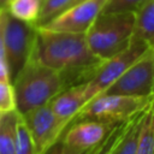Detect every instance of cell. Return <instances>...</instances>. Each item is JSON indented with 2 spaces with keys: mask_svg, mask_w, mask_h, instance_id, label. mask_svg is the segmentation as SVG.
<instances>
[{
  "mask_svg": "<svg viewBox=\"0 0 154 154\" xmlns=\"http://www.w3.org/2000/svg\"><path fill=\"white\" fill-rule=\"evenodd\" d=\"M36 28L32 54L60 72L69 87L87 82L102 61L90 51L84 34Z\"/></svg>",
  "mask_w": 154,
  "mask_h": 154,
  "instance_id": "obj_1",
  "label": "cell"
},
{
  "mask_svg": "<svg viewBox=\"0 0 154 154\" xmlns=\"http://www.w3.org/2000/svg\"><path fill=\"white\" fill-rule=\"evenodd\" d=\"M16 97V109L24 114L48 103L55 95L69 87L64 76L31 55L11 81Z\"/></svg>",
  "mask_w": 154,
  "mask_h": 154,
  "instance_id": "obj_2",
  "label": "cell"
},
{
  "mask_svg": "<svg viewBox=\"0 0 154 154\" xmlns=\"http://www.w3.org/2000/svg\"><path fill=\"white\" fill-rule=\"evenodd\" d=\"M135 13L101 12L84 32L90 51L101 60L124 51L134 38Z\"/></svg>",
  "mask_w": 154,
  "mask_h": 154,
  "instance_id": "obj_3",
  "label": "cell"
},
{
  "mask_svg": "<svg viewBox=\"0 0 154 154\" xmlns=\"http://www.w3.org/2000/svg\"><path fill=\"white\" fill-rule=\"evenodd\" d=\"M154 95L132 96L124 94L101 93L90 99L73 120L89 118L111 124H118L128 120L136 113L144 109L150 103Z\"/></svg>",
  "mask_w": 154,
  "mask_h": 154,
  "instance_id": "obj_4",
  "label": "cell"
},
{
  "mask_svg": "<svg viewBox=\"0 0 154 154\" xmlns=\"http://www.w3.org/2000/svg\"><path fill=\"white\" fill-rule=\"evenodd\" d=\"M37 28L32 23L23 22L11 16L7 10L4 22V55L11 81L31 55Z\"/></svg>",
  "mask_w": 154,
  "mask_h": 154,
  "instance_id": "obj_5",
  "label": "cell"
},
{
  "mask_svg": "<svg viewBox=\"0 0 154 154\" xmlns=\"http://www.w3.org/2000/svg\"><path fill=\"white\" fill-rule=\"evenodd\" d=\"M150 46L147 42L142 40L132 38L131 43L124 51L108 59L102 60L94 71V73L91 75V77L83 83L88 100L103 93Z\"/></svg>",
  "mask_w": 154,
  "mask_h": 154,
  "instance_id": "obj_6",
  "label": "cell"
},
{
  "mask_svg": "<svg viewBox=\"0 0 154 154\" xmlns=\"http://www.w3.org/2000/svg\"><path fill=\"white\" fill-rule=\"evenodd\" d=\"M23 120L29 130L35 154H45L61 137L67 124L55 116L49 102L24 114Z\"/></svg>",
  "mask_w": 154,
  "mask_h": 154,
  "instance_id": "obj_7",
  "label": "cell"
},
{
  "mask_svg": "<svg viewBox=\"0 0 154 154\" xmlns=\"http://www.w3.org/2000/svg\"><path fill=\"white\" fill-rule=\"evenodd\" d=\"M153 52L149 47L103 93L132 96H153Z\"/></svg>",
  "mask_w": 154,
  "mask_h": 154,
  "instance_id": "obj_8",
  "label": "cell"
},
{
  "mask_svg": "<svg viewBox=\"0 0 154 154\" xmlns=\"http://www.w3.org/2000/svg\"><path fill=\"white\" fill-rule=\"evenodd\" d=\"M106 0H82L65 11L48 20L47 23L38 25L49 30L82 32L84 34L91 25L94 19L101 13Z\"/></svg>",
  "mask_w": 154,
  "mask_h": 154,
  "instance_id": "obj_9",
  "label": "cell"
},
{
  "mask_svg": "<svg viewBox=\"0 0 154 154\" xmlns=\"http://www.w3.org/2000/svg\"><path fill=\"white\" fill-rule=\"evenodd\" d=\"M116 124L96 119H77L71 122L59 138L66 146L87 152L100 144Z\"/></svg>",
  "mask_w": 154,
  "mask_h": 154,
  "instance_id": "obj_10",
  "label": "cell"
},
{
  "mask_svg": "<svg viewBox=\"0 0 154 154\" xmlns=\"http://www.w3.org/2000/svg\"><path fill=\"white\" fill-rule=\"evenodd\" d=\"M88 101L84 84L81 83L61 90L49 101V105L55 116L69 125Z\"/></svg>",
  "mask_w": 154,
  "mask_h": 154,
  "instance_id": "obj_11",
  "label": "cell"
},
{
  "mask_svg": "<svg viewBox=\"0 0 154 154\" xmlns=\"http://www.w3.org/2000/svg\"><path fill=\"white\" fill-rule=\"evenodd\" d=\"M134 38L154 43V0H147L135 12Z\"/></svg>",
  "mask_w": 154,
  "mask_h": 154,
  "instance_id": "obj_12",
  "label": "cell"
},
{
  "mask_svg": "<svg viewBox=\"0 0 154 154\" xmlns=\"http://www.w3.org/2000/svg\"><path fill=\"white\" fill-rule=\"evenodd\" d=\"M146 108L142 109L141 112L136 113L135 116H132L131 118H129L126 120L123 135H122V137L117 144L114 154H135L136 153L138 135H140V128H141V123H142Z\"/></svg>",
  "mask_w": 154,
  "mask_h": 154,
  "instance_id": "obj_13",
  "label": "cell"
},
{
  "mask_svg": "<svg viewBox=\"0 0 154 154\" xmlns=\"http://www.w3.org/2000/svg\"><path fill=\"white\" fill-rule=\"evenodd\" d=\"M19 112L17 109L0 116V154H16V130Z\"/></svg>",
  "mask_w": 154,
  "mask_h": 154,
  "instance_id": "obj_14",
  "label": "cell"
},
{
  "mask_svg": "<svg viewBox=\"0 0 154 154\" xmlns=\"http://www.w3.org/2000/svg\"><path fill=\"white\" fill-rule=\"evenodd\" d=\"M135 154H154V97L146 108Z\"/></svg>",
  "mask_w": 154,
  "mask_h": 154,
  "instance_id": "obj_15",
  "label": "cell"
},
{
  "mask_svg": "<svg viewBox=\"0 0 154 154\" xmlns=\"http://www.w3.org/2000/svg\"><path fill=\"white\" fill-rule=\"evenodd\" d=\"M41 8V0H11L6 7L7 12L17 19L36 24Z\"/></svg>",
  "mask_w": 154,
  "mask_h": 154,
  "instance_id": "obj_16",
  "label": "cell"
},
{
  "mask_svg": "<svg viewBox=\"0 0 154 154\" xmlns=\"http://www.w3.org/2000/svg\"><path fill=\"white\" fill-rule=\"evenodd\" d=\"M75 0H42L38 18L36 20V26L42 25L65 11L67 7L72 6Z\"/></svg>",
  "mask_w": 154,
  "mask_h": 154,
  "instance_id": "obj_17",
  "label": "cell"
},
{
  "mask_svg": "<svg viewBox=\"0 0 154 154\" xmlns=\"http://www.w3.org/2000/svg\"><path fill=\"white\" fill-rule=\"evenodd\" d=\"M125 123H126V120L116 124L113 126V129L109 131V134L106 136V138L100 144H97L95 148L89 150L88 154H114L117 144L123 135Z\"/></svg>",
  "mask_w": 154,
  "mask_h": 154,
  "instance_id": "obj_18",
  "label": "cell"
},
{
  "mask_svg": "<svg viewBox=\"0 0 154 154\" xmlns=\"http://www.w3.org/2000/svg\"><path fill=\"white\" fill-rule=\"evenodd\" d=\"M16 154H35L32 140L20 113L16 130Z\"/></svg>",
  "mask_w": 154,
  "mask_h": 154,
  "instance_id": "obj_19",
  "label": "cell"
},
{
  "mask_svg": "<svg viewBox=\"0 0 154 154\" xmlns=\"http://www.w3.org/2000/svg\"><path fill=\"white\" fill-rule=\"evenodd\" d=\"M147 0H106L101 12L118 13V12H132L135 13Z\"/></svg>",
  "mask_w": 154,
  "mask_h": 154,
  "instance_id": "obj_20",
  "label": "cell"
},
{
  "mask_svg": "<svg viewBox=\"0 0 154 154\" xmlns=\"http://www.w3.org/2000/svg\"><path fill=\"white\" fill-rule=\"evenodd\" d=\"M16 109L14 90L11 82L0 81V113H6Z\"/></svg>",
  "mask_w": 154,
  "mask_h": 154,
  "instance_id": "obj_21",
  "label": "cell"
},
{
  "mask_svg": "<svg viewBox=\"0 0 154 154\" xmlns=\"http://www.w3.org/2000/svg\"><path fill=\"white\" fill-rule=\"evenodd\" d=\"M91 150V149H90ZM89 150L87 152H82V150H77L75 148H71L69 146H66L65 143H63L60 140L57 141L45 154H88Z\"/></svg>",
  "mask_w": 154,
  "mask_h": 154,
  "instance_id": "obj_22",
  "label": "cell"
},
{
  "mask_svg": "<svg viewBox=\"0 0 154 154\" xmlns=\"http://www.w3.org/2000/svg\"><path fill=\"white\" fill-rule=\"evenodd\" d=\"M6 8H0V58H5L4 55V22H5Z\"/></svg>",
  "mask_w": 154,
  "mask_h": 154,
  "instance_id": "obj_23",
  "label": "cell"
},
{
  "mask_svg": "<svg viewBox=\"0 0 154 154\" xmlns=\"http://www.w3.org/2000/svg\"><path fill=\"white\" fill-rule=\"evenodd\" d=\"M0 81L11 82L10 70H8V66H7V63H6L5 58H0Z\"/></svg>",
  "mask_w": 154,
  "mask_h": 154,
  "instance_id": "obj_24",
  "label": "cell"
},
{
  "mask_svg": "<svg viewBox=\"0 0 154 154\" xmlns=\"http://www.w3.org/2000/svg\"><path fill=\"white\" fill-rule=\"evenodd\" d=\"M11 0H0V8H6Z\"/></svg>",
  "mask_w": 154,
  "mask_h": 154,
  "instance_id": "obj_25",
  "label": "cell"
},
{
  "mask_svg": "<svg viewBox=\"0 0 154 154\" xmlns=\"http://www.w3.org/2000/svg\"><path fill=\"white\" fill-rule=\"evenodd\" d=\"M150 47H152V52H153V67H154V43ZM153 95H154V78H153Z\"/></svg>",
  "mask_w": 154,
  "mask_h": 154,
  "instance_id": "obj_26",
  "label": "cell"
},
{
  "mask_svg": "<svg viewBox=\"0 0 154 154\" xmlns=\"http://www.w3.org/2000/svg\"><path fill=\"white\" fill-rule=\"evenodd\" d=\"M78 1H82V0H75V2H73V4H76V2H78Z\"/></svg>",
  "mask_w": 154,
  "mask_h": 154,
  "instance_id": "obj_27",
  "label": "cell"
},
{
  "mask_svg": "<svg viewBox=\"0 0 154 154\" xmlns=\"http://www.w3.org/2000/svg\"><path fill=\"white\" fill-rule=\"evenodd\" d=\"M1 114H2V113H0V116H1Z\"/></svg>",
  "mask_w": 154,
  "mask_h": 154,
  "instance_id": "obj_28",
  "label": "cell"
},
{
  "mask_svg": "<svg viewBox=\"0 0 154 154\" xmlns=\"http://www.w3.org/2000/svg\"><path fill=\"white\" fill-rule=\"evenodd\" d=\"M41 1H42V0H41Z\"/></svg>",
  "mask_w": 154,
  "mask_h": 154,
  "instance_id": "obj_29",
  "label": "cell"
}]
</instances>
